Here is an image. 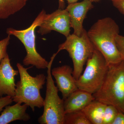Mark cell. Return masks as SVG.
<instances>
[{"mask_svg": "<svg viewBox=\"0 0 124 124\" xmlns=\"http://www.w3.org/2000/svg\"><path fill=\"white\" fill-rule=\"evenodd\" d=\"M119 32V27L110 17L99 19L87 31L94 49L100 51L108 64L122 61L116 42Z\"/></svg>", "mask_w": 124, "mask_h": 124, "instance_id": "6da1fadb", "label": "cell"}, {"mask_svg": "<svg viewBox=\"0 0 124 124\" xmlns=\"http://www.w3.org/2000/svg\"><path fill=\"white\" fill-rule=\"evenodd\" d=\"M16 66L20 80L16 84L13 101L26 104L35 111L36 108H40L44 106V99L40 91L45 84L46 77L43 73L32 76L28 71L29 68H25L19 63Z\"/></svg>", "mask_w": 124, "mask_h": 124, "instance_id": "7a4b0ae2", "label": "cell"}, {"mask_svg": "<svg viewBox=\"0 0 124 124\" xmlns=\"http://www.w3.org/2000/svg\"><path fill=\"white\" fill-rule=\"evenodd\" d=\"M95 99L114 106L124 113V62L108 64V69L101 88L93 94Z\"/></svg>", "mask_w": 124, "mask_h": 124, "instance_id": "3957f363", "label": "cell"}, {"mask_svg": "<svg viewBox=\"0 0 124 124\" xmlns=\"http://www.w3.org/2000/svg\"><path fill=\"white\" fill-rule=\"evenodd\" d=\"M54 58L53 55L51 57L47 68L44 111L38 119V122L40 124H64V100L58 95V89L54 84L51 73V67Z\"/></svg>", "mask_w": 124, "mask_h": 124, "instance_id": "277c9868", "label": "cell"}, {"mask_svg": "<svg viewBox=\"0 0 124 124\" xmlns=\"http://www.w3.org/2000/svg\"><path fill=\"white\" fill-rule=\"evenodd\" d=\"M46 15L44 10L38 15L29 27L22 30L8 28L6 32L9 35H13L20 40L24 46L27 54L23 60L25 66L32 65L37 69L47 68L49 62L42 57L37 51L36 48L35 30L39 27Z\"/></svg>", "mask_w": 124, "mask_h": 124, "instance_id": "5b68a950", "label": "cell"}, {"mask_svg": "<svg viewBox=\"0 0 124 124\" xmlns=\"http://www.w3.org/2000/svg\"><path fill=\"white\" fill-rule=\"evenodd\" d=\"M94 49L84 29L80 36L73 33L67 37L66 41L59 45L56 54L62 50L68 52L73 62V75L77 80L82 74L85 64Z\"/></svg>", "mask_w": 124, "mask_h": 124, "instance_id": "8992f818", "label": "cell"}, {"mask_svg": "<svg viewBox=\"0 0 124 124\" xmlns=\"http://www.w3.org/2000/svg\"><path fill=\"white\" fill-rule=\"evenodd\" d=\"M108 69V64L100 51L94 49L87 60L83 73L76 80L78 89L93 94L101 88Z\"/></svg>", "mask_w": 124, "mask_h": 124, "instance_id": "52a82bcc", "label": "cell"}, {"mask_svg": "<svg viewBox=\"0 0 124 124\" xmlns=\"http://www.w3.org/2000/svg\"><path fill=\"white\" fill-rule=\"evenodd\" d=\"M38 32L43 35L52 31L58 32L67 37L70 35V19L66 10L59 8L50 14H46Z\"/></svg>", "mask_w": 124, "mask_h": 124, "instance_id": "ba28073f", "label": "cell"}, {"mask_svg": "<svg viewBox=\"0 0 124 124\" xmlns=\"http://www.w3.org/2000/svg\"><path fill=\"white\" fill-rule=\"evenodd\" d=\"M73 69L70 66L64 65L51 70L52 76L55 79L59 91L65 100L73 91L78 89L76 80L73 75Z\"/></svg>", "mask_w": 124, "mask_h": 124, "instance_id": "9c48e42d", "label": "cell"}, {"mask_svg": "<svg viewBox=\"0 0 124 124\" xmlns=\"http://www.w3.org/2000/svg\"><path fill=\"white\" fill-rule=\"evenodd\" d=\"M18 74V70H15L11 66L7 54L0 63V97L6 95L13 98L14 96L15 77Z\"/></svg>", "mask_w": 124, "mask_h": 124, "instance_id": "30bf717a", "label": "cell"}, {"mask_svg": "<svg viewBox=\"0 0 124 124\" xmlns=\"http://www.w3.org/2000/svg\"><path fill=\"white\" fill-rule=\"evenodd\" d=\"M92 2L89 0H84L81 2L68 4L66 9L70 16L73 33L77 36L81 35L84 31L83 22L86 14L93 7Z\"/></svg>", "mask_w": 124, "mask_h": 124, "instance_id": "8fae6325", "label": "cell"}, {"mask_svg": "<svg viewBox=\"0 0 124 124\" xmlns=\"http://www.w3.org/2000/svg\"><path fill=\"white\" fill-rule=\"evenodd\" d=\"M95 100L93 94L78 89L72 92L64 100L65 114L82 111L90 103Z\"/></svg>", "mask_w": 124, "mask_h": 124, "instance_id": "7c38bea8", "label": "cell"}, {"mask_svg": "<svg viewBox=\"0 0 124 124\" xmlns=\"http://www.w3.org/2000/svg\"><path fill=\"white\" fill-rule=\"evenodd\" d=\"M28 107L26 104L19 103L6 106L0 116V124H8L17 120L29 121L31 117L26 112Z\"/></svg>", "mask_w": 124, "mask_h": 124, "instance_id": "4fadbf2b", "label": "cell"}, {"mask_svg": "<svg viewBox=\"0 0 124 124\" xmlns=\"http://www.w3.org/2000/svg\"><path fill=\"white\" fill-rule=\"evenodd\" d=\"M106 105L95 99L82 111L91 124H102L103 113Z\"/></svg>", "mask_w": 124, "mask_h": 124, "instance_id": "5bb4252c", "label": "cell"}, {"mask_svg": "<svg viewBox=\"0 0 124 124\" xmlns=\"http://www.w3.org/2000/svg\"><path fill=\"white\" fill-rule=\"evenodd\" d=\"M28 0H0V19H6L20 11Z\"/></svg>", "mask_w": 124, "mask_h": 124, "instance_id": "9a60e30c", "label": "cell"}, {"mask_svg": "<svg viewBox=\"0 0 124 124\" xmlns=\"http://www.w3.org/2000/svg\"><path fill=\"white\" fill-rule=\"evenodd\" d=\"M64 124H91L82 111L66 113Z\"/></svg>", "mask_w": 124, "mask_h": 124, "instance_id": "2e32d148", "label": "cell"}, {"mask_svg": "<svg viewBox=\"0 0 124 124\" xmlns=\"http://www.w3.org/2000/svg\"><path fill=\"white\" fill-rule=\"evenodd\" d=\"M119 112L113 105L107 104L103 113L102 124H112Z\"/></svg>", "mask_w": 124, "mask_h": 124, "instance_id": "e0dca14e", "label": "cell"}, {"mask_svg": "<svg viewBox=\"0 0 124 124\" xmlns=\"http://www.w3.org/2000/svg\"><path fill=\"white\" fill-rule=\"evenodd\" d=\"M10 35L0 40V63L1 60L7 54V49L10 40Z\"/></svg>", "mask_w": 124, "mask_h": 124, "instance_id": "ac0fdd59", "label": "cell"}, {"mask_svg": "<svg viewBox=\"0 0 124 124\" xmlns=\"http://www.w3.org/2000/svg\"><path fill=\"white\" fill-rule=\"evenodd\" d=\"M116 42L121 59L124 62V36L119 34L116 38Z\"/></svg>", "mask_w": 124, "mask_h": 124, "instance_id": "d6986e66", "label": "cell"}, {"mask_svg": "<svg viewBox=\"0 0 124 124\" xmlns=\"http://www.w3.org/2000/svg\"><path fill=\"white\" fill-rule=\"evenodd\" d=\"M13 102V98L8 96L1 97L0 98V112L3 110V108L8 105H10Z\"/></svg>", "mask_w": 124, "mask_h": 124, "instance_id": "ffe728a7", "label": "cell"}, {"mask_svg": "<svg viewBox=\"0 0 124 124\" xmlns=\"http://www.w3.org/2000/svg\"><path fill=\"white\" fill-rule=\"evenodd\" d=\"M113 6L124 15V0H112Z\"/></svg>", "mask_w": 124, "mask_h": 124, "instance_id": "44dd1931", "label": "cell"}, {"mask_svg": "<svg viewBox=\"0 0 124 124\" xmlns=\"http://www.w3.org/2000/svg\"><path fill=\"white\" fill-rule=\"evenodd\" d=\"M112 124H124V113L119 112Z\"/></svg>", "mask_w": 124, "mask_h": 124, "instance_id": "7402d4cb", "label": "cell"}, {"mask_svg": "<svg viewBox=\"0 0 124 124\" xmlns=\"http://www.w3.org/2000/svg\"><path fill=\"white\" fill-rule=\"evenodd\" d=\"M59 8L62 9L64 8V2L63 0H59Z\"/></svg>", "mask_w": 124, "mask_h": 124, "instance_id": "603a6c76", "label": "cell"}, {"mask_svg": "<svg viewBox=\"0 0 124 124\" xmlns=\"http://www.w3.org/2000/svg\"><path fill=\"white\" fill-rule=\"evenodd\" d=\"M68 2V4L71 3H74V2H77L78 0H66Z\"/></svg>", "mask_w": 124, "mask_h": 124, "instance_id": "cb8c5ba5", "label": "cell"}, {"mask_svg": "<svg viewBox=\"0 0 124 124\" xmlns=\"http://www.w3.org/2000/svg\"><path fill=\"white\" fill-rule=\"evenodd\" d=\"M89 0L90 1L92 2H98L100 1V0Z\"/></svg>", "mask_w": 124, "mask_h": 124, "instance_id": "d4e9b609", "label": "cell"}, {"mask_svg": "<svg viewBox=\"0 0 124 124\" xmlns=\"http://www.w3.org/2000/svg\"><path fill=\"white\" fill-rule=\"evenodd\" d=\"M111 0V1H112V0Z\"/></svg>", "mask_w": 124, "mask_h": 124, "instance_id": "484cf974", "label": "cell"}]
</instances>
